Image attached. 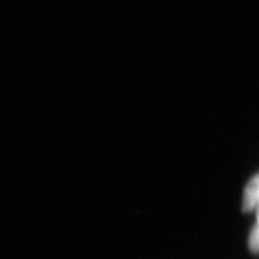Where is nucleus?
Returning a JSON list of instances; mask_svg holds the SVG:
<instances>
[{
    "instance_id": "nucleus-1",
    "label": "nucleus",
    "mask_w": 259,
    "mask_h": 259,
    "mask_svg": "<svg viewBox=\"0 0 259 259\" xmlns=\"http://www.w3.org/2000/svg\"><path fill=\"white\" fill-rule=\"evenodd\" d=\"M259 206V174L248 181L244 192L242 209L245 212L251 211L252 209Z\"/></svg>"
},
{
    "instance_id": "nucleus-2",
    "label": "nucleus",
    "mask_w": 259,
    "mask_h": 259,
    "mask_svg": "<svg viewBox=\"0 0 259 259\" xmlns=\"http://www.w3.org/2000/svg\"><path fill=\"white\" fill-rule=\"evenodd\" d=\"M248 245H250L252 252L259 253V206L257 208V225H255L253 231L251 233Z\"/></svg>"
}]
</instances>
